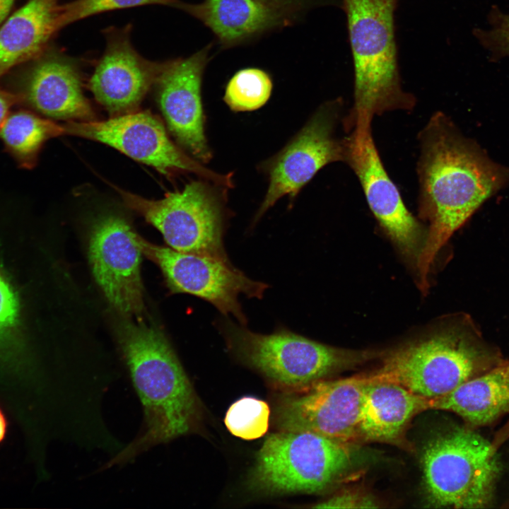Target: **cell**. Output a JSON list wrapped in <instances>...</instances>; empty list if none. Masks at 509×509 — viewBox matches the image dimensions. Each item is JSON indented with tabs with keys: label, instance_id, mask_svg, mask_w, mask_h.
I'll use <instances>...</instances> for the list:
<instances>
[{
	"label": "cell",
	"instance_id": "obj_3",
	"mask_svg": "<svg viewBox=\"0 0 509 509\" xmlns=\"http://www.w3.org/2000/svg\"><path fill=\"white\" fill-rule=\"evenodd\" d=\"M419 334L383 351L381 365L368 379L396 383L433 399L502 363L469 317L442 318Z\"/></svg>",
	"mask_w": 509,
	"mask_h": 509
},
{
	"label": "cell",
	"instance_id": "obj_25",
	"mask_svg": "<svg viewBox=\"0 0 509 509\" xmlns=\"http://www.w3.org/2000/svg\"><path fill=\"white\" fill-rule=\"evenodd\" d=\"M179 0H74L62 4L60 21L62 28L83 18L116 9L149 4L176 6Z\"/></svg>",
	"mask_w": 509,
	"mask_h": 509
},
{
	"label": "cell",
	"instance_id": "obj_17",
	"mask_svg": "<svg viewBox=\"0 0 509 509\" xmlns=\"http://www.w3.org/2000/svg\"><path fill=\"white\" fill-rule=\"evenodd\" d=\"M21 104L41 115L66 121L95 120L82 90L78 62L52 52L41 57L21 78Z\"/></svg>",
	"mask_w": 509,
	"mask_h": 509
},
{
	"label": "cell",
	"instance_id": "obj_19",
	"mask_svg": "<svg viewBox=\"0 0 509 509\" xmlns=\"http://www.w3.org/2000/svg\"><path fill=\"white\" fill-rule=\"evenodd\" d=\"M59 0H28L0 25V78L13 66L40 56L62 28Z\"/></svg>",
	"mask_w": 509,
	"mask_h": 509
},
{
	"label": "cell",
	"instance_id": "obj_22",
	"mask_svg": "<svg viewBox=\"0 0 509 509\" xmlns=\"http://www.w3.org/2000/svg\"><path fill=\"white\" fill-rule=\"evenodd\" d=\"M62 135H66L64 124L27 108L11 112L0 128L5 151L19 168L27 170L37 165L45 142Z\"/></svg>",
	"mask_w": 509,
	"mask_h": 509
},
{
	"label": "cell",
	"instance_id": "obj_4",
	"mask_svg": "<svg viewBox=\"0 0 509 509\" xmlns=\"http://www.w3.org/2000/svg\"><path fill=\"white\" fill-rule=\"evenodd\" d=\"M399 1L341 0L354 69L349 117L373 118L415 107V96L402 88L398 66L394 13Z\"/></svg>",
	"mask_w": 509,
	"mask_h": 509
},
{
	"label": "cell",
	"instance_id": "obj_31",
	"mask_svg": "<svg viewBox=\"0 0 509 509\" xmlns=\"http://www.w3.org/2000/svg\"><path fill=\"white\" fill-rule=\"evenodd\" d=\"M15 0H0V25L7 18Z\"/></svg>",
	"mask_w": 509,
	"mask_h": 509
},
{
	"label": "cell",
	"instance_id": "obj_12",
	"mask_svg": "<svg viewBox=\"0 0 509 509\" xmlns=\"http://www.w3.org/2000/svg\"><path fill=\"white\" fill-rule=\"evenodd\" d=\"M343 107L341 98L323 103L287 145L262 165L269 186L254 223L282 197L295 198L323 167L344 162L343 139L336 136Z\"/></svg>",
	"mask_w": 509,
	"mask_h": 509
},
{
	"label": "cell",
	"instance_id": "obj_21",
	"mask_svg": "<svg viewBox=\"0 0 509 509\" xmlns=\"http://www.w3.org/2000/svg\"><path fill=\"white\" fill-rule=\"evenodd\" d=\"M430 409L451 411L474 426L492 423L509 412V362H502L442 397L430 399Z\"/></svg>",
	"mask_w": 509,
	"mask_h": 509
},
{
	"label": "cell",
	"instance_id": "obj_13",
	"mask_svg": "<svg viewBox=\"0 0 509 509\" xmlns=\"http://www.w3.org/2000/svg\"><path fill=\"white\" fill-rule=\"evenodd\" d=\"M136 239L141 253L159 267L172 291L206 300L242 325L247 321L238 296L261 298L268 287L248 278L230 262L152 244L138 234Z\"/></svg>",
	"mask_w": 509,
	"mask_h": 509
},
{
	"label": "cell",
	"instance_id": "obj_24",
	"mask_svg": "<svg viewBox=\"0 0 509 509\" xmlns=\"http://www.w3.org/2000/svg\"><path fill=\"white\" fill-rule=\"evenodd\" d=\"M268 404L254 397H242L233 403L226 411L224 423L233 435L246 440L266 434L269 426Z\"/></svg>",
	"mask_w": 509,
	"mask_h": 509
},
{
	"label": "cell",
	"instance_id": "obj_11",
	"mask_svg": "<svg viewBox=\"0 0 509 509\" xmlns=\"http://www.w3.org/2000/svg\"><path fill=\"white\" fill-rule=\"evenodd\" d=\"M66 134L110 146L165 175L189 172L226 189L232 173L220 174L191 158L169 139L161 121L148 111H136L103 121H67Z\"/></svg>",
	"mask_w": 509,
	"mask_h": 509
},
{
	"label": "cell",
	"instance_id": "obj_10",
	"mask_svg": "<svg viewBox=\"0 0 509 509\" xmlns=\"http://www.w3.org/2000/svg\"><path fill=\"white\" fill-rule=\"evenodd\" d=\"M368 382L361 375L277 392L274 424L278 431L310 432L351 445L358 440Z\"/></svg>",
	"mask_w": 509,
	"mask_h": 509
},
{
	"label": "cell",
	"instance_id": "obj_1",
	"mask_svg": "<svg viewBox=\"0 0 509 509\" xmlns=\"http://www.w3.org/2000/svg\"><path fill=\"white\" fill-rule=\"evenodd\" d=\"M418 137L417 210L427 237L414 273L425 293L438 254L487 199L509 183V167L491 160L441 111L431 115Z\"/></svg>",
	"mask_w": 509,
	"mask_h": 509
},
{
	"label": "cell",
	"instance_id": "obj_30",
	"mask_svg": "<svg viewBox=\"0 0 509 509\" xmlns=\"http://www.w3.org/2000/svg\"><path fill=\"white\" fill-rule=\"evenodd\" d=\"M21 104V98L19 95L0 88V128L11 113L13 107Z\"/></svg>",
	"mask_w": 509,
	"mask_h": 509
},
{
	"label": "cell",
	"instance_id": "obj_6",
	"mask_svg": "<svg viewBox=\"0 0 509 509\" xmlns=\"http://www.w3.org/2000/svg\"><path fill=\"white\" fill-rule=\"evenodd\" d=\"M353 457L350 444L310 432L278 431L257 452L247 486L267 496L322 493L351 469Z\"/></svg>",
	"mask_w": 509,
	"mask_h": 509
},
{
	"label": "cell",
	"instance_id": "obj_5",
	"mask_svg": "<svg viewBox=\"0 0 509 509\" xmlns=\"http://www.w3.org/2000/svg\"><path fill=\"white\" fill-rule=\"evenodd\" d=\"M221 322L228 350L277 392L307 387L382 353L332 346L283 327L263 334L228 320Z\"/></svg>",
	"mask_w": 509,
	"mask_h": 509
},
{
	"label": "cell",
	"instance_id": "obj_26",
	"mask_svg": "<svg viewBox=\"0 0 509 509\" xmlns=\"http://www.w3.org/2000/svg\"><path fill=\"white\" fill-rule=\"evenodd\" d=\"M489 29L474 28L473 34L488 52L490 61L495 62L509 57V12L492 6L488 14Z\"/></svg>",
	"mask_w": 509,
	"mask_h": 509
},
{
	"label": "cell",
	"instance_id": "obj_29",
	"mask_svg": "<svg viewBox=\"0 0 509 509\" xmlns=\"http://www.w3.org/2000/svg\"><path fill=\"white\" fill-rule=\"evenodd\" d=\"M279 8L288 14L294 21L312 6L315 5L317 0H262Z\"/></svg>",
	"mask_w": 509,
	"mask_h": 509
},
{
	"label": "cell",
	"instance_id": "obj_33",
	"mask_svg": "<svg viewBox=\"0 0 509 509\" xmlns=\"http://www.w3.org/2000/svg\"><path fill=\"white\" fill-rule=\"evenodd\" d=\"M508 437H509V422L503 428V430H502L501 434H499V436L497 437V439L493 443V445L496 447H498V444L503 442V440H505Z\"/></svg>",
	"mask_w": 509,
	"mask_h": 509
},
{
	"label": "cell",
	"instance_id": "obj_14",
	"mask_svg": "<svg viewBox=\"0 0 509 509\" xmlns=\"http://www.w3.org/2000/svg\"><path fill=\"white\" fill-rule=\"evenodd\" d=\"M136 233L122 217L110 214L93 224L88 257L93 274L108 302L126 316L141 321L144 304Z\"/></svg>",
	"mask_w": 509,
	"mask_h": 509
},
{
	"label": "cell",
	"instance_id": "obj_28",
	"mask_svg": "<svg viewBox=\"0 0 509 509\" xmlns=\"http://www.w3.org/2000/svg\"><path fill=\"white\" fill-rule=\"evenodd\" d=\"M18 306L14 292L0 275V341L15 325L18 316Z\"/></svg>",
	"mask_w": 509,
	"mask_h": 509
},
{
	"label": "cell",
	"instance_id": "obj_9",
	"mask_svg": "<svg viewBox=\"0 0 509 509\" xmlns=\"http://www.w3.org/2000/svg\"><path fill=\"white\" fill-rule=\"evenodd\" d=\"M372 120L362 115L346 124L344 130L347 135L342 138L344 163L357 177L380 228L415 271L426 240L427 228L407 209L385 168L373 137Z\"/></svg>",
	"mask_w": 509,
	"mask_h": 509
},
{
	"label": "cell",
	"instance_id": "obj_2",
	"mask_svg": "<svg viewBox=\"0 0 509 509\" xmlns=\"http://www.w3.org/2000/svg\"><path fill=\"white\" fill-rule=\"evenodd\" d=\"M119 345L144 413L137 435L100 470L124 465L150 449L199 431V399L165 335L143 322H124Z\"/></svg>",
	"mask_w": 509,
	"mask_h": 509
},
{
	"label": "cell",
	"instance_id": "obj_23",
	"mask_svg": "<svg viewBox=\"0 0 509 509\" xmlns=\"http://www.w3.org/2000/svg\"><path fill=\"white\" fill-rule=\"evenodd\" d=\"M272 88V79L267 71L257 67L244 68L227 83L223 100L233 111H252L266 104Z\"/></svg>",
	"mask_w": 509,
	"mask_h": 509
},
{
	"label": "cell",
	"instance_id": "obj_15",
	"mask_svg": "<svg viewBox=\"0 0 509 509\" xmlns=\"http://www.w3.org/2000/svg\"><path fill=\"white\" fill-rule=\"evenodd\" d=\"M131 30L129 24L103 31L105 49L89 81L95 98L112 117L137 111L170 62L140 55L131 42Z\"/></svg>",
	"mask_w": 509,
	"mask_h": 509
},
{
	"label": "cell",
	"instance_id": "obj_18",
	"mask_svg": "<svg viewBox=\"0 0 509 509\" xmlns=\"http://www.w3.org/2000/svg\"><path fill=\"white\" fill-rule=\"evenodd\" d=\"M175 7L209 28L223 48L240 45L295 22L262 0H203L197 4L180 1Z\"/></svg>",
	"mask_w": 509,
	"mask_h": 509
},
{
	"label": "cell",
	"instance_id": "obj_8",
	"mask_svg": "<svg viewBox=\"0 0 509 509\" xmlns=\"http://www.w3.org/2000/svg\"><path fill=\"white\" fill-rule=\"evenodd\" d=\"M207 180L151 200L118 189L124 204L162 234L169 247L230 262L223 242L225 209L222 190Z\"/></svg>",
	"mask_w": 509,
	"mask_h": 509
},
{
	"label": "cell",
	"instance_id": "obj_16",
	"mask_svg": "<svg viewBox=\"0 0 509 509\" xmlns=\"http://www.w3.org/2000/svg\"><path fill=\"white\" fill-rule=\"evenodd\" d=\"M210 49L209 45L188 57L170 60L155 84L169 130L178 144L201 163L212 158L204 132L201 95Z\"/></svg>",
	"mask_w": 509,
	"mask_h": 509
},
{
	"label": "cell",
	"instance_id": "obj_7",
	"mask_svg": "<svg viewBox=\"0 0 509 509\" xmlns=\"http://www.w3.org/2000/svg\"><path fill=\"white\" fill-rule=\"evenodd\" d=\"M421 464L427 502L435 508L486 506L501 472L497 447L474 431L461 427L428 441Z\"/></svg>",
	"mask_w": 509,
	"mask_h": 509
},
{
	"label": "cell",
	"instance_id": "obj_27",
	"mask_svg": "<svg viewBox=\"0 0 509 509\" xmlns=\"http://www.w3.org/2000/svg\"><path fill=\"white\" fill-rule=\"evenodd\" d=\"M378 507V502L373 496L365 492L353 489H346L338 492L312 506L313 508H373Z\"/></svg>",
	"mask_w": 509,
	"mask_h": 509
},
{
	"label": "cell",
	"instance_id": "obj_20",
	"mask_svg": "<svg viewBox=\"0 0 509 509\" xmlns=\"http://www.w3.org/2000/svg\"><path fill=\"white\" fill-rule=\"evenodd\" d=\"M368 382L358 428V440L396 443L410 421L416 414L430 409V399L417 395L398 384L369 380Z\"/></svg>",
	"mask_w": 509,
	"mask_h": 509
},
{
	"label": "cell",
	"instance_id": "obj_32",
	"mask_svg": "<svg viewBox=\"0 0 509 509\" xmlns=\"http://www.w3.org/2000/svg\"><path fill=\"white\" fill-rule=\"evenodd\" d=\"M7 419L5 414L0 408V443L4 440L7 431Z\"/></svg>",
	"mask_w": 509,
	"mask_h": 509
}]
</instances>
